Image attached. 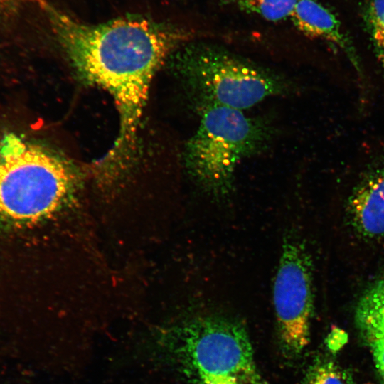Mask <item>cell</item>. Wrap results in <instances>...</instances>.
Here are the masks:
<instances>
[{
	"mask_svg": "<svg viewBox=\"0 0 384 384\" xmlns=\"http://www.w3.org/2000/svg\"><path fill=\"white\" fill-rule=\"evenodd\" d=\"M28 1L47 20L78 75L107 90L114 97L120 117V131L110 156H124L134 148L154 74L189 34L139 17L85 23L48 0Z\"/></svg>",
	"mask_w": 384,
	"mask_h": 384,
	"instance_id": "obj_1",
	"label": "cell"
},
{
	"mask_svg": "<svg viewBox=\"0 0 384 384\" xmlns=\"http://www.w3.org/2000/svg\"><path fill=\"white\" fill-rule=\"evenodd\" d=\"M74 185L67 164L14 132L0 136V225L28 226L48 218Z\"/></svg>",
	"mask_w": 384,
	"mask_h": 384,
	"instance_id": "obj_2",
	"label": "cell"
},
{
	"mask_svg": "<svg viewBox=\"0 0 384 384\" xmlns=\"http://www.w3.org/2000/svg\"><path fill=\"white\" fill-rule=\"evenodd\" d=\"M165 343L191 384H264L248 334L233 319L196 316L171 329Z\"/></svg>",
	"mask_w": 384,
	"mask_h": 384,
	"instance_id": "obj_3",
	"label": "cell"
},
{
	"mask_svg": "<svg viewBox=\"0 0 384 384\" xmlns=\"http://www.w3.org/2000/svg\"><path fill=\"white\" fill-rule=\"evenodd\" d=\"M270 132L242 110L221 106L201 108L199 126L186 148L189 172L214 196L231 191L238 163L265 145Z\"/></svg>",
	"mask_w": 384,
	"mask_h": 384,
	"instance_id": "obj_4",
	"label": "cell"
},
{
	"mask_svg": "<svg viewBox=\"0 0 384 384\" xmlns=\"http://www.w3.org/2000/svg\"><path fill=\"white\" fill-rule=\"evenodd\" d=\"M178 60L201 108L221 106L242 110L289 90L287 81L274 73L215 46L191 45Z\"/></svg>",
	"mask_w": 384,
	"mask_h": 384,
	"instance_id": "obj_5",
	"label": "cell"
},
{
	"mask_svg": "<svg viewBox=\"0 0 384 384\" xmlns=\"http://www.w3.org/2000/svg\"><path fill=\"white\" fill-rule=\"evenodd\" d=\"M311 263L304 245L293 235L282 245L274 283L273 301L283 351L299 355L309 342L313 309Z\"/></svg>",
	"mask_w": 384,
	"mask_h": 384,
	"instance_id": "obj_6",
	"label": "cell"
},
{
	"mask_svg": "<svg viewBox=\"0 0 384 384\" xmlns=\"http://www.w3.org/2000/svg\"><path fill=\"white\" fill-rule=\"evenodd\" d=\"M351 221L363 236L384 235V164L370 169L350 197Z\"/></svg>",
	"mask_w": 384,
	"mask_h": 384,
	"instance_id": "obj_7",
	"label": "cell"
},
{
	"mask_svg": "<svg viewBox=\"0 0 384 384\" xmlns=\"http://www.w3.org/2000/svg\"><path fill=\"white\" fill-rule=\"evenodd\" d=\"M304 34L321 38L338 46L358 73H362L360 60L353 43L342 31L334 14L315 0H298L289 18Z\"/></svg>",
	"mask_w": 384,
	"mask_h": 384,
	"instance_id": "obj_8",
	"label": "cell"
},
{
	"mask_svg": "<svg viewBox=\"0 0 384 384\" xmlns=\"http://www.w3.org/2000/svg\"><path fill=\"white\" fill-rule=\"evenodd\" d=\"M355 316L356 325L368 344L384 339V277L366 290Z\"/></svg>",
	"mask_w": 384,
	"mask_h": 384,
	"instance_id": "obj_9",
	"label": "cell"
},
{
	"mask_svg": "<svg viewBox=\"0 0 384 384\" xmlns=\"http://www.w3.org/2000/svg\"><path fill=\"white\" fill-rule=\"evenodd\" d=\"M238 9L272 22L289 18L298 0H228Z\"/></svg>",
	"mask_w": 384,
	"mask_h": 384,
	"instance_id": "obj_10",
	"label": "cell"
},
{
	"mask_svg": "<svg viewBox=\"0 0 384 384\" xmlns=\"http://www.w3.org/2000/svg\"><path fill=\"white\" fill-rule=\"evenodd\" d=\"M362 14L375 54L384 70V0H368Z\"/></svg>",
	"mask_w": 384,
	"mask_h": 384,
	"instance_id": "obj_11",
	"label": "cell"
},
{
	"mask_svg": "<svg viewBox=\"0 0 384 384\" xmlns=\"http://www.w3.org/2000/svg\"><path fill=\"white\" fill-rule=\"evenodd\" d=\"M304 384H352L349 374L326 358L315 361L308 369Z\"/></svg>",
	"mask_w": 384,
	"mask_h": 384,
	"instance_id": "obj_12",
	"label": "cell"
},
{
	"mask_svg": "<svg viewBox=\"0 0 384 384\" xmlns=\"http://www.w3.org/2000/svg\"><path fill=\"white\" fill-rule=\"evenodd\" d=\"M370 346L375 367L384 383V339L373 342Z\"/></svg>",
	"mask_w": 384,
	"mask_h": 384,
	"instance_id": "obj_13",
	"label": "cell"
},
{
	"mask_svg": "<svg viewBox=\"0 0 384 384\" xmlns=\"http://www.w3.org/2000/svg\"><path fill=\"white\" fill-rule=\"evenodd\" d=\"M345 335V333L340 330L339 329H334L331 334L329 336V346L332 349L338 348L341 346L343 345L342 343L339 341V338Z\"/></svg>",
	"mask_w": 384,
	"mask_h": 384,
	"instance_id": "obj_14",
	"label": "cell"
}]
</instances>
